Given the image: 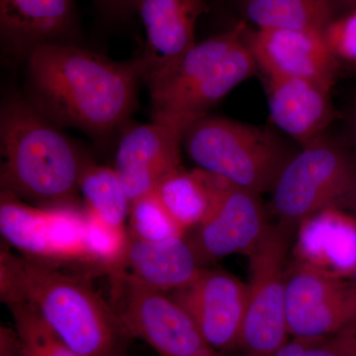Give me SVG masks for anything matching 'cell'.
<instances>
[{"instance_id":"8992f818","label":"cell","mask_w":356,"mask_h":356,"mask_svg":"<svg viewBox=\"0 0 356 356\" xmlns=\"http://www.w3.org/2000/svg\"><path fill=\"white\" fill-rule=\"evenodd\" d=\"M296 227L269 225L250 259L248 306L238 350L243 356H270L289 341L287 323L288 252Z\"/></svg>"},{"instance_id":"6da1fadb","label":"cell","mask_w":356,"mask_h":356,"mask_svg":"<svg viewBox=\"0 0 356 356\" xmlns=\"http://www.w3.org/2000/svg\"><path fill=\"white\" fill-rule=\"evenodd\" d=\"M26 58L32 104L54 124L93 135L127 121L144 79L139 58L114 62L69 43L40 44Z\"/></svg>"},{"instance_id":"5bb4252c","label":"cell","mask_w":356,"mask_h":356,"mask_svg":"<svg viewBox=\"0 0 356 356\" xmlns=\"http://www.w3.org/2000/svg\"><path fill=\"white\" fill-rule=\"evenodd\" d=\"M135 9L146 30L139 58L145 79L172 67L196 44V23L208 6L205 0H138Z\"/></svg>"},{"instance_id":"4316f807","label":"cell","mask_w":356,"mask_h":356,"mask_svg":"<svg viewBox=\"0 0 356 356\" xmlns=\"http://www.w3.org/2000/svg\"><path fill=\"white\" fill-rule=\"evenodd\" d=\"M323 35L334 58L356 65V10L337 16Z\"/></svg>"},{"instance_id":"e575fe53","label":"cell","mask_w":356,"mask_h":356,"mask_svg":"<svg viewBox=\"0 0 356 356\" xmlns=\"http://www.w3.org/2000/svg\"><path fill=\"white\" fill-rule=\"evenodd\" d=\"M351 281V282L355 284V286L356 287V268L355 270L353 271V274H351L350 277L348 278Z\"/></svg>"},{"instance_id":"f1b7e54d","label":"cell","mask_w":356,"mask_h":356,"mask_svg":"<svg viewBox=\"0 0 356 356\" xmlns=\"http://www.w3.org/2000/svg\"><path fill=\"white\" fill-rule=\"evenodd\" d=\"M0 356H20L17 334L4 327L0 329Z\"/></svg>"},{"instance_id":"4dcf8cb0","label":"cell","mask_w":356,"mask_h":356,"mask_svg":"<svg viewBox=\"0 0 356 356\" xmlns=\"http://www.w3.org/2000/svg\"><path fill=\"white\" fill-rule=\"evenodd\" d=\"M107 2L118 10H128V9H135L136 3L138 0H106Z\"/></svg>"},{"instance_id":"ac0fdd59","label":"cell","mask_w":356,"mask_h":356,"mask_svg":"<svg viewBox=\"0 0 356 356\" xmlns=\"http://www.w3.org/2000/svg\"><path fill=\"white\" fill-rule=\"evenodd\" d=\"M126 264L135 280L159 291H177L191 285L203 270L191 243L184 236L159 242L130 235Z\"/></svg>"},{"instance_id":"1f68e13d","label":"cell","mask_w":356,"mask_h":356,"mask_svg":"<svg viewBox=\"0 0 356 356\" xmlns=\"http://www.w3.org/2000/svg\"><path fill=\"white\" fill-rule=\"evenodd\" d=\"M334 4L339 11H343L344 13L356 10V0H334Z\"/></svg>"},{"instance_id":"7c38bea8","label":"cell","mask_w":356,"mask_h":356,"mask_svg":"<svg viewBox=\"0 0 356 356\" xmlns=\"http://www.w3.org/2000/svg\"><path fill=\"white\" fill-rule=\"evenodd\" d=\"M245 41L266 76L298 77L332 90L337 58L323 33L247 28Z\"/></svg>"},{"instance_id":"5b68a950","label":"cell","mask_w":356,"mask_h":356,"mask_svg":"<svg viewBox=\"0 0 356 356\" xmlns=\"http://www.w3.org/2000/svg\"><path fill=\"white\" fill-rule=\"evenodd\" d=\"M182 145L197 168L259 195L289 161L267 129L210 115L185 130Z\"/></svg>"},{"instance_id":"484cf974","label":"cell","mask_w":356,"mask_h":356,"mask_svg":"<svg viewBox=\"0 0 356 356\" xmlns=\"http://www.w3.org/2000/svg\"><path fill=\"white\" fill-rule=\"evenodd\" d=\"M129 215L130 236L138 240L159 242L184 235L154 191L132 201Z\"/></svg>"},{"instance_id":"ba28073f","label":"cell","mask_w":356,"mask_h":356,"mask_svg":"<svg viewBox=\"0 0 356 356\" xmlns=\"http://www.w3.org/2000/svg\"><path fill=\"white\" fill-rule=\"evenodd\" d=\"M121 299L117 315L131 339H140L159 356H228L207 343L184 307L131 274L114 277Z\"/></svg>"},{"instance_id":"9c48e42d","label":"cell","mask_w":356,"mask_h":356,"mask_svg":"<svg viewBox=\"0 0 356 356\" xmlns=\"http://www.w3.org/2000/svg\"><path fill=\"white\" fill-rule=\"evenodd\" d=\"M286 311L291 337L334 336L356 325V287L296 261L287 271Z\"/></svg>"},{"instance_id":"7a4b0ae2","label":"cell","mask_w":356,"mask_h":356,"mask_svg":"<svg viewBox=\"0 0 356 356\" xmlns=\"http://www.w3.org/2000/svg\"><path fill=\"white\" fill-rule=\"evenodd\" d=\"M4 303L25 299L38 309L51 330L79 356H124L128 336L116 311L81 278L49 262L0 254Z\"/></svg>"},{"instance_id":"d6a6232c","label":"cell","mask_w":356,"mask_h":356,"mask_svg":"<svg viewBox=\"0 0 356 356\" xmlns=\"http://www.w3.org/2000/svg\"><path fill=\"white\" fill-rule=\"evenodd\" d=\"M346 206L348 207H350L351 211H353V213L351 214L353 215V216L356 217V191L355 193L353 194V196L350 198V200H348V204H346Z\"/></svg>"},{"instance_id":"44dd1931","label":"cell","mask_w":356,"mask_h":356,"mask_svg":"<svg viewBox=\"0 0 356 356\" xmlns=\"http://www.w3.org/2000/svg\"><path fill=\"white\" fill-rule=\"evenodd\" d=\"M0 232L4 240L23 255L51 264L46 208H35L1 191Z\"/></svg>"},{"instance_id":"836d02e7","label":"cell","mask_w":356,"mask_h":356,"mask_svg":"<svg viewBox=\"0 0 356 356\" xmlns=\"http://www.w3.org/2000/svg\"><path fill=\"white\" fill-rule=\"evenodd\" d=\"M351 135H353L356 144V110L353 117V121H351Z\"/></svg>"},{"instance_id":"f546056e","label":"cell","mask_w":356,"mask_h":356,"mask_svg":"<svg viewBox=\"0 0 356 356\" xmlns=\"http://www.w3.org/2000/svg\"><path fill=\"white\" fill-rule=\"evenodd\" d=\"M351 356H356V325L337 334Z\"/></svg>"},{"instance_id":"83f0119b","label":"cell","mask_w":356,"mask_h":356,"mask_svg":"<svg viewBox=\"0 0 356 356\" xmlns=\"http://www.w3.org/2000/svg\"><path fill=\"white\" fill-rule=\"evenodd\" d=\"M270 356H351L337 334L292 337Z\"/></svg>"},{"instance_id":"9a60e30c","label":"cell","mask_w":356,"mask_h":356,"mask_svg":"<svg viewBox=\"0 0 356 356\" xmlns=\"http://www.w3.org/2000/svg\"><path fill=\"white\" fill-rule=\"evenodd\" d=\"M266 77L273 123L302 147L324 136L334 116L331 90L298 77Z\"/></svg>"},{"instance_id":"30bf717a","label":"cell","mask_w":356,"mask_h":356,"mask_svg":"<svg viewBox=\"0 0 356 356\" xmlns=\"http://www.w3.org/2000/svg\"><path fill=\"white\" fill-rule=\"evenodd\" d=\"M193 318L204 339L228 355L238 350L248 306V284L221 270L203 269L172 297Z\"/></svg>"},{"instance_id":"2e32d148","label":"cell","mask_w":356,"mask_h":356,"mask_svg":"<svg viewBox=\"0 0 356 356\" xmlns=\"http://www.w3.org/2000/svg\"><path fill=\"white\" fill-rule=\"evenodd\" d=\"M297 261L348 280L356 268V217L332 206L306 218L297 228Z\"/></svg>"},{"instance_id":"d6986e66","label":"cell","mask_w":356,"mask_h":356,"mask_svg":"<svg viewBox=\"0 0 356 356\" xmlns=\"http://www.w3.org/2000/svg\"><path fill=\"white\" fill-rule=\"evenodd\" d=\"M228 180L201 168H181L156 187V195L184 232L205 219Z\"/></svg>"},{"instance_id":"ffe728a7","label":"cell","mask_w":356,"mask_h":356,"mask_svg":"<svg viewBox=\"0 0 356 356\" xmlns=\"http://www.w3.org/2000/svg\"><path fill=\"white\" fill-rule=\"evenodd\" d=\"M243 6L259 29L323 33L337 17L334 0H243Z\"/></svg>"},{"instance_id":"7402d4cb","label":"cell","mask_w":356,"mask_h":356,"mask_svg":"<svg viewBox=\"0 0 356 356\" xmlns=\"http://www.w3.org/2000/svg\"><path fill=\"white\" fill-rule=\"evenodd\" d=\"M86 211L114 226L124 227L131 201L114 168L86 163L79 181Z\"/></svg>"},{"instance_id":"277c9868","label":"cell","mask_w":356,"mask_h":356,"mask_svg":"<svg viewBox=\"0 0 356 356\" xmlns=\"http://www.w3.org/2000/svg\"><path fill=\"white\" fill-rule=\"evenodd\" d=\"M247 28L241 22L196 43L172 67L145 79L154 120L184 134L236 86L254 76L257 65L245 41Z\"/></svg>"},{"instance_id":"e0dca14e","label":"cell","mask_w":356,"mask_h":356,"mask_svg":"<svg viewBox=\"0 0 356 356\" xmlns=\"http://www.w3.org/2000/svg\"><path fill=\"white\" fill-rule=\"evenodd\" d=\"M72 9V0H0L2 39L25 57L40 44L67 43Z\"/></svg>"},{"instance_id":"52a82bcc","label":"cell","mask_w":356,"mask_h":356,"mask_svg":"<svg viewBox=\"0 0 356 356\" xmlns=\"http://www.w3.org/2000/svg\"><path fill=\"white\" fill-rule=\"evenodd\" d=\"M271 191L280 221L298 228L325 208L348 204L356 191V165L346 149L322 136L289 159Z\"/></svg>"},{"instance_id":"cb8c5ba5","label":"cell","mask_w":356,"mask_h":356,"mask_svg":"<svg viewBox=\"0 0 356 356\" xmlns=\"http://www.w3.org/2000/svg\"><path fill=\"white\" fill-rule=\"evenodd\" d=\"M48 236L53 261H88L86 213L70 205L47 207Z\"/></svg>"},{"instance_id":"8fae6325","label":"cell","mask_w":356,"mask_h":356,"mask_svg":"<svg viewBox=\"0 0 356 356\" xmlns=\"http://www.w3.org/2000/svg\"><path fill=\"white\" fill-rule=\"evenodd\" d=\"M268 226L259 194L228 182L196 227L191 245L201 264L234 254L248 255Z\"/></svg>"},{"instance_id":"3957f363","label":"cell","mask_w":356,"mask_h":356,"mask_svg":"<svg viewBox=\"0 0 356 356\" xmlns=\"http://www.w3.org/2000/svg\"><path fill=\"white\" fill-rule=\"evenodd\" d=\"M0 149L2 191L51 207L70 205L86 163L31 102L10 98L3 103Z\"/></svg>"},{"instance_id":"d4e9b609","label":"cell","mask_w":356,"mask_h":356,"mask_svg":"<svg viewBox=\"0 0 356 356\" xmlns=\"http://www.w3.org/2000/svg\"><path fill=\"white\" fill-rule=\"evenodd\" d=\"M130 236L124 227L114 226L86 211V247L88 261L104 267L111 275L123 273Z\"/></svg>"},{"instance_id":"4fadbf2b","label":"cell","mask_w":356,"mask_h":356,"mask_svg":"<svg viewBox=\"0 0 356 356\" xmlns=\"http://www.w3.org/2000/svg\"><path fill=\"white\" fill-rule=\"evenodd\" d=\"M184 134L153 121L128 129L122 136L114 170L131 202L156 191L159 184L180 168Z\"/></svg>"},{"instance_id":"603a6c76","label":"cell","mask_w":356,"mask_h":356,"mask_svg":"<svg viewBox=\"0 0 356 356\" xmlns=\"http://www.w3.org/2000/svg\"><path fill=\"white\" fill-rule=\"evenodd\" d=\"M6 304L13 314L20 356H79L51 330L31 302L14 299Z\"/></svg>"}]
</instances>
